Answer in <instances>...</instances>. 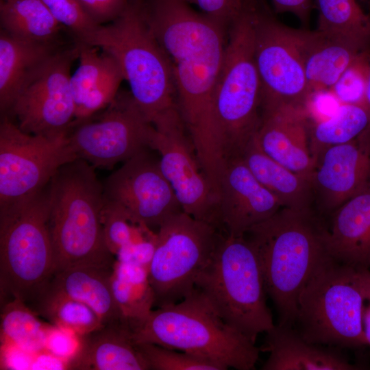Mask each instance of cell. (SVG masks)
<instances>
[{"mask_svg":"<svg viewBox=\"0 0 370 370\" xmlns=\"http://www.w3.org/2000/svg\"><path fill=\"white\" fill-rule=\"evenodd\" d=\"M145 21L171 64L177 107L202 169L224 158L214 110L228 30L184 0H140Z\"/></svg>","mask_w":370,"mask_h":370,"instance_id":"cell-1","label":"cell"},{"mask_svg":"<svg viewBox=\"0 0 370 370\" xmlns=\"http://www.w3.org/2000/svg\"><path fill=\"white\" fill-rule=\"evenodd\" d=\"M322 218L313 208L282 207L245 234L258 254L279 325L293 326L301 289L331 257Z\"/></svg>","mask_w":370,"mask_h":370,"instance_id":"cell-2","label":"cell"},{"mask_svg":"<svg viewBox=\"0 0 370 370\" xmlns=\"http://www.w3.org/2000/svg\"><path fill=\"white\" fill-rule=\"evenodd\" d=\"M95 169L78 158L62 166L49 184L54 274L79 266L113 268L116 258L102 224L103 184Z\"/></svg>","mask_w":370,"mask_h":370,"instance_id":"cell-3","label":"cell"},{"mask_svg":"<svg viewBox=\"0 0 370 370\" xmlns=\"http://www.w3.org/2000/svg\"><path fill=\"white\" fill-rule=\"evenodd\" d=\"M127 324L134 344L197 354L238 370H253L258 360L256 343L225 323L195 288L180 302Z\"/></svg>","mask_w":370,"mask_h":370,"instance_id":"cell-4","label":"cell"},{"mask_svg":"<svg viewBox=\"0 0 370 370\" xmlns=\"http://www.w3.org/2000/svg\"><path fill=\"white\" fill-rule=\"evenodd\" d=\"M195 288L225 323L255 343L260 334L275 325L260 260L245 235L221 232Z\"/></svg>","mask_w":370,"mask_h":370,"instance_id":"cell-5","label":"cell"},{"mask_svg":"<svg viewBox=\"0 0 370 370\" xmlns=\"http://www.w3.org/2000/svg\"><path fill=\"white\" fill-rule=\"evenodd\" d=\"M88 45L115 58L134 101L151 124L179 111L171 64L144 19L140 0H131L119 18L101 25Z\"/></svg>","mask_w":370,"mask_h":370,"instance_id":"cell-6","label":"cell"},{"mask_svg":"<svg viewBox=\"0 0 370 370\" xmlns=\"http://www.w3.org/2000/svg\"><path fill=\"white\" fill-rule=\"evenodd\" d=\"M256 0H246L228 29L214 95V110L225 162L242 158L261 121L262 87L254 57Z\"/></svg>","mask_w":370,"mask_h":370,"instance_id":"cell-7","label":"cell"},{"mask_svg":"<svg viewBox=\"0 0 370 370\" xmlns=\"http://www.w3.org/2000/svg\"><path fill=\"white\" fill-rule=\"evenodd\" d=\"M366 293L363 269L330 257L301 289L293 327L314 344L353 349L367 346Z\"/></svg>","mask_w":370,"mask_h":370,"instance_id":"cell-8","label":"cell"},{"mask_svg":"<svg viewBox=\"0 0 370 370\" xmlns=\"http://www.w3.org/2000/svg\"><path fill=\"white\" fill-rule=\"evenodd\" d=\"M49 184L33 197L0 210L1 297L32 303L53 276Z\"/></svg>","mask_w":370,"mask_h":370,"instance_id":"cell-9","label":"cell"},{"mask_svg":"<svg viewBox=\"0 0 370 370\" xmlns=\"http://www.w3.org/2000/svg\"><path fill=\"white\" fill-rule=\"evenodd\" d=\"M221 232L181 211L158 229L149 277L158 308L175 304L195 288L196 278L210 258Z\"/></svg>","mask_w":370,"mask_h":370,"instance_id":"cell-10","label":"cell"},{"mask_svg":"<svg viewBox=\"0 0 370 370\" xmlns=\"http://www.w3.org/2000/svg\"><path fill=\"white\" fill-rule=\"evenodd\" d=\"M304 33L279 22L262 0H256L254 47L261 112L284 106L306 110L310 95L303 56Z\"/></svg>","mask_w":370,"mask_h":370,"instance_id":"cell-11","label":"cell"},{"mask_svg":"<svg viewBox=\"0 0 370 370\" xmlns=\"http://www.w3.org/2000/svg\"><path fill=\"white\" fill-rule=\"evenodd\" d=\"M78 158L67 133L45 136L26 133L9 117L0 123V210L45 188L58 170Z\"/></svg>","mask_w":370,"mask_h":370,"instance_id":"cell-12","label":"cell"},{"mask_svg":"<svg viewBox=\"0 0 370 370\" xmlns=\"http://www.w3.org/2000/svg\"><path fill=\"white\" fill-rule=\"evenodd\" d=\"M152 130L130 92L119 91L104 109L74 121L67 135L78 158L108 169L148 149Z\"/></svg>","mask_w":370,"mask_h":370,"instance_id":"cell-13","label":"cell"},{"mask_svg":"<svg viewBox=\"0 0 370 370\" xmlns=\"http://www.w3.org/2000/svg\"><path fill=\"white\" fill-rule=\"evenodd\" d=\"M79 53L78 42H70L23 86L8 114L16 119L21 130L45 136L68 133L75 116L70 72Z\"/></svg>","mask_w":370,"mask_h":370,"instance_id":"cell-14","label":"cell"},{"mask_svg":"<svg viewBox=\"0 0 370 370\" xmlns=\"http://www.w3.org/2000/svg\"><path fill=\"white\" fill-rule=\"evenodd\" d=\"M152 125L149 148L159 153L160 169L171 184L183 211L220 229L217 197L202 171L180 114Z\"/></svg>","mask_w":370,"mask_h":370,"instance_id":"cell-15","label":"cell"},{"mask_svg":"<svg viewBox=\"0 0 370 370\" xmlns=\"http://www.w3.org/2000/svg\"><path fill=\"white\" fill-rule=\"evenodd\" d=\"M105 198L124 208L138 222L159 227L183 211L175 193L162 172L159 160L147 149L124 162L103 184Z\"/></svg>","mask_w":370,"mask_h":370,"instance_id":"cell-16","label":"cell"},{"mask_svg":"<svg viewBox=\"0 0 370 370\" xmlns=\"http://www.w3.org/2000/svg\"><path fill=\"white\" fill-rule=\"evenodd\" d=\"M370 182V127L356 138L328 147L314 158L310 177L316 212L332 214Z\"/></svg>","mask_w":370,"mask_h":370,"instance_id":"cell-17","label":"cell"},{"mask_svg":"<svg viewBox=\"0 0 370 370\" xmlns=\"http://www.w3.org/2000/svg\"><path fill=\"white\" fill-rule=\"evenodd\" d=\"M281 208L276 197L257 180L242 158L225 161L217 212L221 227L226 234L244 236Z\"/></svg>","mask_w":370,"mask_h":370,"instance_id":"cell-18","label":"cell"},{"mask_svg":"<svg viewBox=\"0 0 370 370\" xmlns=\"http://www.w3.org/2000/svg\"><path fill=\"white\" fill-rule=\"evenodd\" d=\"M308 120L303 108L284 106L262 111L254 141L269 158L310 180L314 161L310 149Z\"/></svg>","mask_w":370,"mask_h":370,"instance_id":"cell-19","label":"cell"},{"mask_svg":"<svg viewBox=\"0 0 370 370\" xmlns=\"http://www.w3.org/2000/svg\"><path fill=\"white\" fill-rule=\"evenodd\" d=\"M260 351L269 356L262 370H358L336 347L310 343L291 325H275L265 332Z\"/></svg>","mask_w":370,"mask_h":370,"instance_id":"cell-20","label":"cell"},{"mask_svg":"<svg viewBox=\"0 0 370 370\" xmlns=\"http://www.w3.org/2000/svg\"><path fill=\"white\" fill-rule=\"evenodd\" d=\"M330 216L325 234L330 256L349 266L370 270V182Z\"/></svg>","mask_w":370,"mask_h":370,"instance_id":"cell-21","label":"cell"},{"mask_svg":"<svg viewBox=\"0 0 370 370\" xmlns=\"http://www.w3.org/2000/svg\"><path fill=\"white\" fill-rule=\"evenodd\" d=\"M80 346L68 369L149 370L133 343L126 319L80 336Z\"/></svg>","mask_w":370,"mask_h":370,"instance_id":"cell-22","label":"cell"},{"mask_svg":"<svg viewBox=\"0 0 370 370\" xmlns=\"http://www.w3.org/2000/svg\"><path fill=\"white\" fill-rule=\"evenodd\" d=\"M75 41L36 42L0 31V110L8 116L23 86L44 63Z\"/></svg>","mask_w":370,"mask_h":370,"instance_id":"cell-23","label":"cell"},{"mask_svg":"<svg viewBox=\"0 0 370 370\" xmlns=\"http://www.w3.org/2000/svg\"><path fill=\"white\" fill-rule=\"evenodd\" d=\"M362 51H365L342 38L317 30H305L303 56L310 97L316 92L330 90Z\"/></svg>","mask_w":370,"mask_h":370,"instance_id":"cell-24","label":"cell"},{"mask_svg":"<svg viewBox=\"0 0 370 370\" xmlns=\"http://www.w3.org/2000/svg\"><path fill=\"white\" fill-rule=\"evenodd\" d=\"M112 269L79 266L53 275L48 286L91 308L103 325L125 319L114 298L110 276Z\"/></svg>","mask_w":370,"mask_h":370,"instance_id":"cell-25","label":"cell"},{"mask_svg":"<svg viewBox=\"0 0 370 370\" xmlns=\"http://www.w3.org/2000/svg\"><path fill=\"white\" fill-rule=\"evenodd\" d=\"M242 158L257 180L276 197L282 207L312 208L310 180L269 158L260 149L254 138Z\"/></svg>","mask_w":370,"mask_h":370,"instance_id":"cell-26","label":"cell"},{"mask_svg":"<svg viewBox=\"0 0 370 370\" xmlns=\"http://www.w3.org/2000/svg\"><path fill=\"white\" fill-rule=\"evenodd\" d=\"M0 23L1 29L28 41L73 40H66L64 35L69 32L54 18L42 0H1Z\"/></svg>","mask_w":370,"mask_h":370,"instance_id":"cell-27","label":"cell"},{"mask_svg":"<svg viewBox=\"0 0 370 370\" xmlns=\"http://www.w3.org/2000/svg\"><path fill=\"white\" fill-rule=\"evenodd\" d=\"M110 284L115 301L127 321L143 319L151 312L155 295L148 269L116 260Z\"/></svg>","mask_w":370,"mask_h":370,"instance_id":"cell-28","label":"cell"},{"mask_svg":"<svg viewBox=\"0 0 370 370\" xmlns=\"http://www.w3.org/2000/svg\"><path fill=\"white\" fill-rule=\"evenodd\" d=\"M318 11L317 31L342 38L370 50V15L358 0H313Z\"/></svg>","mask_w":370,"mask_h":370,"instance_id":"cell-29","label":"cell"},{"mask_svg":"<svg viewBox=\"0 0 370 370\" xmlns=\"http://www.w3.org/2000/svg\"><path fill=\"white\" fill-rule=\"evenodd\" d=\"M370 125L365 105L341 103L330 117L309 125V144L314 159L323 149L348 143L362 134Z\"/></svg>","mask_w":370,"mask_h":370,"instance_id":"cell-30","label":"cell"},{"mask_svg":"<svg viewBox=\"0 0 370 370\" xmlns=\"http://www.w3.org/2000/svg\"><path fill=\"white\" fill-rule=\"evenodd\" d=\"M51 326L42 322L25 302L12 299L2 307L1 343H11L36 354L45 349Z\"/></svg>","mask_w":370,"mask_h":370,"instance_id":"cell-31","label":"cell"},{"mask_svg":"<svg viewBox=\"0 0 370 370\" xmlns=\"http://www.w3.org/2000/svg\"><path fill=\"white\" fill-rule=\"evenodd\" d=\"M32 303L36 312L53 325L70 330L79 336L103 325L99 316L88 305L48 286Z\"/></svg>","mask_w":370,"mask_h":370,"instance_id":"cell-32","label":"cell"},{"mask_svg":"<svg viewBox=\"0 0 370 370\" xmlns=\"http://www.w3.org/2000/svg\"><path fill=\"white\" fill-rule=\"evenodd\" d=\"M79 64L71 76V86L76 109L106 79L121 71L115 58L101 49L78 42Z\"/></svg>","mask_w":370,"mask_h":370,"instance_id":"cell-33","label":"cell"},{"mask_svg":"<svg viewBox=\"0 0 370 370\" xmlns=\"http://www.w3.org/2000/svg\"><path fill=\"white\" fill-rule=\"evenodd\" d=\"M102 224L106 245L114 256L121 248L140 240L152 230L136 221L121 206L106 198Z\"/></svg>","mask_w":370,"mask_h":370,"instance_id":"cell-34","label":"cell"},{"mask_svg":"<svg viewBox=\"0 0 370 370\" xmlns=\"http://www.w3.org/2000/svg\"><path fill=\"white\" fill-rule=\"evenodd\" d=\"M149 370H226L227 368L206 356L152 343L134 344Z\"/></svg>","mask_w":370,"mask_h":370,"instance_id":"cell-35","label":"cell"},{"mask_svg":"<svg viewBox=\"0 0 370 370\" xmlns=\"http://www.w3.org/2000/svg\"><path fill=\"white\" fill-rule=\"evenodd\" d=\"M370 50L361 52L341 75L330 91L340 103L365 105Z\"/></svg>","mask_w":370,"mask_h":370,"instance_id":"cell-36","label":"cell"},{"mask_svg":"<svg viewBox=\"0 0 370 370\" xmlns=\"http://www.w3.org/2000/svg\"><path fill=\"white\" fill-rule=\"evenodd\" d=\"M54 18L77 42L88 45L101 25L96 23L77 0H42Z\"/></svg>","mask_w":370,"mask_h":370,"instance_id":"cell-37","label":"cell"},{"mask_svg":"<svg viewBox=\"0 0 370 370\" xmlns=\"http://www.w3.org/2000/svg\"><path fill=\"white\" fill-rule=\"evenodd\" d=\"M227 30L241 14L246 0H184Z\"/></svg>","mask_w":370,"mask_h":370,"instance_id":"cell-38","label":"cell"},{"mask_svg":"<svg viewBox=\"0 0 370 370\" xmlns=\"http://www.w3.org/2000/svg\"><path fill=\"white\" fill-rule=\"evenodd\" d=\"M80 343L79 335L52 324L48 333L45 349L69 361L77 352Z\"/></svg>","mask_w":370,"mask_h":370,"instance_id":"cell-39","label":"cell"},{"mask_svg":"<svg viewBox=\"0 0 370 370\" xmlns=\"http://www.w3.org/2000/svg\"><path fill=\"white\" fill-rule=\"evenodd\" d=\"M98 25L108 24L119 18L131 0H77Z\"/></svg>","mask_w":370,"mask_h":370,"instance_id":"cell-40","label":"cell"},{"mask_svg":"<svg viewBox=\"0 0 370 370\" xmlns=\"http://www.w3.org/2000/svg\"><path fill=\"white\" fill-rule=\"evenodd\" d=\"M158 240L157 232L148 236L132 242L121 248L115 255L116 260L136 264L149 270Z\"/></svg>","mask_w":370,"mask_h":370,"instance_id":"cell-41","label":"cell"},{"mask_svg":"<svg viewBox=\"0 0 370 370\" xmlns=\"http://www.w3.org/2000/svg\"><path fill=\"white\" fill-rule=\"evenodd\" d=\"M35 354L11 343H1V369H31Z\"/></svg>","mask_w":370,"mask_h":370,"instance_id":"cell-42","label":"cell"},{"mask_svg":"<svg viewBox=\"0 0 370 370\" xmlns=\"http://www.w3.org/2000/svg\"><path fill=\"white\" fill-rule=\"evenodd\" d=\"M278 13L289 12L296 16L302 23H307L314 7L313 0H271Z\"/></svg>","mask_w":370,"mask_h":370,"instance_id":"cell-43","label":"cell"},{"mask_svg":"<svg viewBox=\"0 0 370 370\" xmlns=\"http://www.w3.org/2000/svg\"><path fill=\"white\" fill-rule=\"evenodd\" d=\"M31 369H68V361L45 349L34 354Z\"/></svg>","mask_w":370,"mask_h":370,"instance_id":"cell-44","label":"cell"},{"mask_svg":"<svg viewBox=\"0 0 370 370\" xmlns=\"http://www.w3.org/2000/svg\"><path fill=\"white\" fill-rule=\"evenodd\" d=\"M367 297L363 314L364 335L367 346L370 347V270L363 269Z\"/></svg>","mask_w":370,"mask_h":370,"instance_id":"cell-45","label":"cell"},{"mask_svg":"<svg viewBox=\"0 0 370 370\" xmlns=\"http://www.w3.org/2000/svg\"><path fill=\"white\" fill-rule=\"evenodd\" d=\"M365 106L369 112V117H370V70H369L367 90H366V93H365ZM369 127H370V125Z\"/></svg>","mask_w":370,"mask_h":370,"instance_id":"cell-46","label":"cell"},{"mask_svg":"<svg viewBox=\"0 0 370 370\" xmlns=\"http://www.w3.org/2000/svg\"><path fill=\"white\" fill-rule=\"evenodd\" d=\"M370 1V0H369Z\"/></svg>","mask_w":370,"mask_h":370,"instance_id":"cell-47","label":"cell"}]
</instances>
